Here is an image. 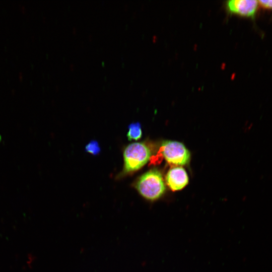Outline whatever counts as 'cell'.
I'll list each match as a JSON object with an SVG mask.
<instances>
[{"instance_id":"6da1fadb","label":"cell","mask_w":272,"mask_h":272,"mask_svg":"<svg viewBox=\"0 0 272 272\" xmlns=\"http://www.w3.org/2000/svg\"><path fill=\"white\" fill-rule=\"evenodd\" d=\"M134 187L144 198L152 201L160 198L165 191L162 176L157 169L143 174L135 182Z\"/></svg>"},{"instance_id":"7a4b0ae2","label":"cell","mask_w":272,"mask_h":272,"mask_svg":"<svg viewBox=\"0 0 272 272\" xmlns=\"http://www.w3.org/2000/svg\"><path fill=\"white\" fill-rule=\"evenodd\" d=\"M151 151L143 143H133L128 145L123 152V173L127 174L142 168L149 161Z\"/></svg>"},{"instance_id":"3957f363","label":"cell","mask_w":272,"mask_h":272,"mask_svg":"<svg viewBox=\"0 0 272 272\" xmlns=\"http://www.w3.org/2000/svg\"><path fill=\"white\" fill-rule=\"evenodd\" d=\"M162 152L166 161L175 165H184L190 160V153L184 145L176 141L164 142Z\"/></svg>"},{"instance_id":"277c9868","label":"cell","mask_w":272,"mask_h":272,"mask_svg":"<svg viewBox=\"0 0 272 272\" xmlns=\"http://www.w3.org/2000/svg\"><path fill=\"white\" fill-rule=\"evenodd\" d=\"M229 12L240 16L254 18L259 4L255 0H230L226 2Z\"/></svg>"},{"instance_id":"5b68a950","label":"cell","mask_w":272,"mask_h":272,"mask_svg":"<svg viewBox=\"0 0 272 272\" xmlns=\"http://www.w3.org/2000/svg\"><path fill=\"white\" fill-rule=\"evenodd\" d=\"M166 181L172 190L176 191L182 189L188 184V177L184 168L175 167L169 170Z\"/></svg>"},{"instance_id":"8992f818","label":"cell","mask_w":272,"mask_h":272,"mask_svg":"<svg viewBox=\"0 0 272 272\" xmlns=\"http://www.w3.org/2000/svg\"><path fill=\"white\" fill-rule=\"evenodd\" d=\"M128 130L127 133V137L129 141H137L141 138L142 135L141 125L138 122L130 124L128 127Z\"/></svg>"},{"instance_id":"52a82bcc","label":"cell","mask_w":272,"mask_h":272,"mask_svg":"<svg viewBox=\"0 0 272 272\" xmlns=\"http://www.w3.org/2000/svg\"><path fill=\"white\" fill-rule=\"evenodd\" d=\"M85 150L93 155H97L100 152V148L96 141H91L86 146Z\"/></svg>"},{"instance_id":"ba28073f","label":"cell","mask_w":272,"mask_h":272,"mask_svg":"<svg viewBox=\"0 0 272 272\" xmlns=\"http://www.w3.org/2000/svg\"><path fill=\"white\" fill-rule=\"evenodd\" d=\"M258 4L261 7L267 9L272 10V0L259 1Z\"/></svg>"}]
</instances>
